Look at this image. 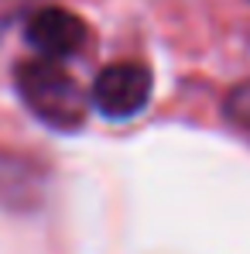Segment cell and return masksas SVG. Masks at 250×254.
Wrapping results in <instances>:
<instances>
[{
  "label": "cell",
  "instance_id": "277c9868",
  "mask_svg": "<svg viewBox=\"0 0 250 254\" xmlns=\"http://www.w3.org/2000/svg\"><path fill=\"white\" fill-rule=\"evenodd\" d=\"M226 117L237 127L250 130V79H244V83L226 96Z\"/></svg>",
  "mask_w": 250,
  "mask_h": 254
},
{
  "label": "cell",
  "instance_id": "3957f363",
  "mask_svg": "<svg viewBox=\"0 0 250 254\" xmlns=\"http://www.w3.org/2000/svg\"><path fill=\"white\" fill-rule=\"evenodd\" d=\"M24 35H28V45L38 52V59H48V62H62L89 42V28L83 24V17H76L65 7H38L28 17Z\"/></svg>",
  "mask_w": 250,
  "mask_h": 254
},
{
  "label": "cell",
  "instance_id": "7a4b0ae2",
  "mask_svg": "<svg viewBox=\"0 0 250 254\" xmlns=\"http://www.w3.org/2000/svg\"><path fill=\"white\" fill-rule=\"evenodd\" d=\"M148 100H151V72L141 62L106 65L96 76L93 93H89V103L110 121H127V117L141 114Z\"/></svg>",
  "mask_w": 250,
  "mask_h": 254
},
{
  "label": "cell",
  "instance_id": "5b68a950",
  "mask_svg": "<svg viewBox=\"0 0 250 254\" xmlns=\"http://www.w3.org/2000/svg\"><path fill=\"white\" fill-rule=\"evenodd\" d=\"M35 0H0V17H10V14H21L24 7H31Z\"/></svg>",
  "mask_w": 250,
  "mask_h": 254
},
{
  "label": "cell",
  "instance_id": "6da1fadb",
  "mask_svg": "<svg viewBox=\"0 0 250 254\" xmlns=\"http://www.w3.org/2000/svg\"><path fill=\"white\" fill-rule=\"evenodd\" d=\"M17 93L24 100V107L42 121V124L55 127V130H76L83 127L86 110H89V96H86L79 83L48 59H28L17 65L14 72Z\"/></svg>",
  "mask_w": 250,
  "mask_h": 254
}]
</instances>
